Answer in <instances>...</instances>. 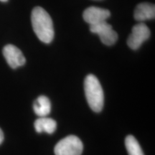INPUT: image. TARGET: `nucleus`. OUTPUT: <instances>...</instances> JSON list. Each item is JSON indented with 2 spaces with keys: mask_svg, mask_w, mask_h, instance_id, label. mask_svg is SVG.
<instances>
[{
  "mask_svg": "<svg viewBox=\"0 0 155 155\" xmlns=\"http://www.w3.org/2000/svg\"><path fill=\"white\" fill-rule=\"evenodd\" d=\"M134 19L139 22L154 19L155 7L150 3H141L137 5L134 10Z\"/></svg>",
  "mask_w": 155,
  "mask_h": 155,
  "instance_id": "6e6552de",
  "label": "nucleus"
},
{
  "mask_svg": "<svg viewBox=\"0 0 155 155\" xmlns=\"http://www.w3.org/2000/svg\"><path fill=\"white\" fill-rule=\"evenodd\" d=\"M111 15L108 9L99 8L96 7H90L84 11L83 17L84 20L90 25L106 21Z\"/></svg>",
  "mask_w": 155,
  "mask_h": 155,
  "instance_id": "0eeeda50",
  "label": "nucleus"
},
{
  "mask_svg": "<svg viewBox=\"0 0 155 155\" xmlns=\"http://www.w3.org/2000/svg\"><path fill=\"white\" fill-rule=\"evenodd\" d=\"M31 21L39 40L45 43H50L54 38V28L49 14L42 7H35L31 15Z\"/></svg>",
  "mask_w": 155,
  "mask_h": 155,
  "instance_id": "f257e3e1",
  "label": "nucleus"
},
{
  "mask_svg": "<svg viewBox=\"0 0 155 155\" xmlns=\"http://www.w3.org/2000/svg\"><path fill=\"white\" fill-rule=\"evenodd\" d=\"M84 89L89 106L94 111L100 112L104 106V96L99 81L94 75H87L84 81Z\"/></svg>",
  "mask_w": 155,
  "mask_h": 155,
  "instance_id": "f03ea898",
  "label": "nucleus"
},
{
  "mask_svg": "<svg viewBox=\"0 0 155 155\" xmlns=\"http://www.w3.org/2000/svg\"><path fill=\"white\" fill-rule=\"evenodd\" d=\"M150 36V30L144 23H139L133 27L131 33L128 38L127 44L132 50H137Z\"/></svg>",
  "mask_w": 155,
  "mask_h": 155,
  "instance_id": "39448f33",
  "label": "nucleus"
},
{
  "mask_svg": "<svg viewBox=\"0 0 155 155\" xmlns=\"http://www.w3.org/2000/svg\"><path fill=\"white\" fill-rule=\"evenodd\" d=\"M90 30L93 33L98 35L101 42L106 45H112L118 40L117 33L106 21L90 25Z\"/></svg>",
  "mask_w": 155,
  "mask_h": 155,
  "instance_id": "20e7f679",
  "label": "nucleus"
},
{
  "mask_svg": "<svg viewBox=\"0 0 155 155\" xmlns=\"http://www.w3.org/2000/svg\"><path fill=\"white\" fill-rule=\"evenodd\" d=\"M57 124L55 120L48 117H40L35 122V129L37 132L53 134L56 130Z\"/></svg>",
  "mask_w": 155,
  "mask_h": 155,
  "instance_id": "1a4fd4ad",
  "label": "nucleus"
},
{
  "mask_svg": "<svg viewBox=\"0 0 155 155\" xmlns=\"http://www.w3.org/2000/svg\"><path fill=\"white\" fill-rule=\"evenodd\" d=\"M0 1H1V2H7V0H0Z\"/></svg>",
  "mask_w": 155,
  "mask_h": 155,
  "instance_id": "ddd939ff",
  "label": "nucleus"
},
{
  "mask_svg": "<svg viewBox=\"0 0 155 155\" xmlns=\"http://www.w3.org/2000/svg\"><path fill=\"white\" fill-rule=\"evenodd\" d=\"M83 150L82 141L76 136L71 135L61 139L54 149L55 155H81Z\"/></svg>",
  "mask_w": 155,
  "mask_h": 155,
  "instance_id": "7ed1b4c3",
  "label": "nucleus"
},
{
  "mask_svg": "<svg viewBox=\"0 0 155 155\" xmlns=\"http://www.w3.org/2000/svg\"><path fill=\"white\" fill-rule=\"evenodd\" d=\"M2 53L8 65L13 69L22 66L26 62L22 51L13 45H7L5 46Z\"/></svg>",
  "mask_w": 155,
  "mask_h": 155,
  "instance_id": "423d86ee",
  "label": "nucleus"
},
{
  "mask_svg": "<svg viewBox=\"0 0 155 155\" xmlns=\"http://www.w3.org/2000/svg\"><path fill=\"white\" fill-rule=\"evenodd\" d=\"M3 141H4V134H3L2 130L0 129V144L2 143Z\"/></svg>",
  "mask_w": 155,
  "mask_h": 155,
  "instance_id": "f8f14e48",
  "label": "nucleus"
},
{
  "mask_svg": "<svg viewBox=\"0 0 155 155\" xmlns=\"http://www.w3.org/2000/svg\"><path fill=\"white\" fill-rule=\"evenodd\" d=\"M33 109L36 115L40 117L47 116L51 110V104L49 98L45 96H39L34 102Z\"/></svg>",
  "mask_w": 155,
  "mask_h": 155,
  "instance_id": "9d476101",
  "label": "nucleus"
},
{
  "mask_svg": "<svg viewBox=\"0 0 155 155\" xmlns=\"http://www.w3.org/2000/svg\"><path fill=\"white\" fill-rule=\"evenodd\" d=\"M125 145L129 155H144L139 142L133 136H127Z\"/></svg>",
  "mask_w": 155,
  "mask_h": 155,
  "instance_id": "9b49d317",
  "label": "nucleus"
}]
</instances>
